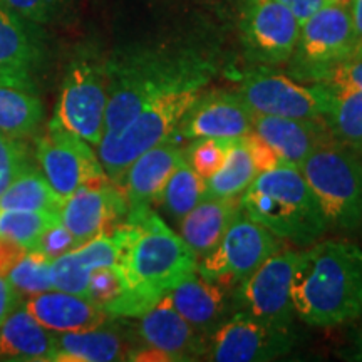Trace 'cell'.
I'll use <instances>...</instances> for the list:
<instances>
[{
	"instance_id": "23",
	"label": "cell",
	"mask_w": 362,
	"mask_h": 362,
	"mask_svg": "<svg viewBox=\"0 0 362 362\" xmlns=\"http://www.w3.org/2000/svg\"><path fill=\"white\" fill-rule=\"evenodd\" d=\"M22 307L51 332L88 330L101 327L112 320L110 314L99 309L86 297L56 291V288L29 296Z\"/></svg>"
},
{
	"instance_id": "22",
	"label": "cell",
	"mask_w": 362,
	"mask_h": 362,
	"mask_svg": "<svg viewBox=\"0 0 362 362\" xmlns=\"http://www.w3.org/2000/svg\"><path fill=\"white\" fill-rule=\"evenodd\" d=\"M121 257L119 225L110 233L99 235L74 250L52 260L51 279L56 291L86 297L90 274L99 267L117 265Z\"/></svg>"
},
{
	"instance_id": "42",
	"label": "cell",
	"mask_w": 362,
	"mask_h": 362,
	"mask_svg": "<svg viewBox=\"0 0 362 362\" xmlns=\"http://www.w3.org/2000/svg\"><path fill=\"white\" fill-rule=\"evenodd\" d=\"M27 252V248L16 240L0 238V275H7L8 270L17 264V260Z\"/></svg>"
},
{
	"instance_id": "6",
	"label": "cell",
	"mask_w": 362,
	"mask_h": 362,
	"mask_svg": "<svg viewBox=\"0 0 362 362\" xmlns=\"http://www.w3.org/2000/svg\"><path fill=\"white\" fill-rule=\"evenodd\" d=\"M315 193L327 223L339 232L362 228V156L336 141L310 153L297 166Z\"/></svg>"
},
{
	"instance_id": "28",
	"label": "cell",
	"mask_w": 362,
	"mask_h": 362,
	"mask_svg": "<svg viewBox=\"0 0 362 362\" xmlns=\"http://www.w3.org/2000/svg\"><path fill=\"white\" fill-rule=\"evenodd\" d=\"M44 116L45 107L39 93L0 86V133L25 141L39 133Z\"/></svg>"
},
{
	"instance_id": "19",
	"label": "cell",
	"mask_w": 362,
	"mask_h": 362,
	"mask_svg": "<svg viewBox=\"0 0 362 362\" xmlns=\"http://www.w3.org/2000/svg\"><path fill=\"white\" fill-rule=\"evenodd\" d=\"M183 158V141L173 134L136 158L116 183L123 189L129 210L155 208L163 187Z\"/></svg>"
},
{
	"instance_id": "39",
	"label": "cell",
	"mask_w": 362,
	"mask_h": 362,
	"mask_svg": "<svg viewBox=\"0 0 362 362\" xmlns=\"http://www.w3.org/2000/svg\"><path fill=\"white\" fill-rule=\"evenodd\" d=\"M324 84L362 90V56L354 54L352 57L337 64L324 81Z\"/></svg>"
},
{
	"instance_id": "15",
	"label": "cell",
	"mask_w": 362,
	"mask_h": 362,
	"mask_svg": "<svg viewBox=\"0 0 362 362\" xmlns=\"http://www.w3.org/2000/svg\"><path fill=\"white\" fill-rule=\"evenodd\" d=\"M141 349L129 351L128 361H197L205 357L208 339L189 325L165 296L136 317Z\"/></svg>"
},
{
	"instance_id": "41",
	"label": "cell",
	"mask_w": 362,
	"mask_h": 362,
	"mask_svg": "<svg viewBox=\"0 0 362 362\" xmlns=\"http://www.w3.org/2000/svg\"><path fill=\"white\" fill-rule=\"evenodd\" d=\"M277 2L282 4L284 7H287L296 16V19L302 24L310 16H314L317 11L332 4L334 0H277Z\"/></svg>"
},
{
	"instance_id": "4",
	"label": "cell",
	"mask_w": 362,
	"mask_h": 362,
	"mask_svg": "<svg viewBox=\"0 0 362 362\" xmlns=\"http://www.w3.org/2000/svg\"><path fill=\"white\" fill-rule=\"evenodd\" d=\"M242 211L280 240L312 245L327 232L322 208L297 166L262 171L240 197Z\"/></svg>"
},
{
	"instance_id": "16",
	"label": "cell",
	"mask_w": 362,
	"mask_h": 362,
	"mask_svg": "<svg viewBox=\"0 0 362 362\" xmlns=\"http://www.w3.org/2000/svg\"><path fill=\"white\" fill-rule=\"evenodd\" d=\"M47 62V44L40 25L22 19L0 0V86L39 93Z\"/></svg>"
},
{
	"instance_id": "44",
	"label": "cell",
	"mask_w": 362,
	"mask_h": 362,
	"mask_svg": "<svg viewBox=\"0 0 362 362\" xmlns=\"http://www.w3.org/2000/svg\"><path fill=\"white\" fill-rule=\"evenodd\" d=\"M351 357L354 361H362V320H361V325H359V329H357V334L354 337V351H352Z\"/></svg>"
},
{
	"instance_id": "30",
	"label": "cell",
	"mask_w": 362,
	"mask_h": 362,
	"mask_svg": "<svg viewBox=\"0 0 362 362\" xmlns=\"http://www.w3.org/2000/svg\"><path fill=\"white\" fill-rule=\"evenodd\" d=\"M206 198V181L197 175L188 161L181 160L163 187L155 206H161L170 220L178 221Z\"/></svg>"
},
{
	"instance_id": "3",
	"label": "cell",
	"mask_w": 362,
	"mask_h": 362,
	"mask_svg": "<svg viewBox=\"0 0 362 362\" xmlns=\"http://www.w3.org/2000/svg\"><path fill=\"white\" fill-rule=\"evenodd\" d=\"M119 230L117 267L144 314L197 270L198 257L153 206L129 210Z\"/></svg>"
},
{
	"instance_id": "43",
	"label": "cell",
	"mask_w": 362,
	"mask_h": 362,
	"mask_svg": "<svg viewBox=\"0 0 362 362\" xmlns=\"http://www.w3.org/2000/svg\"><path fill=\"white\" fill-rule=\"evenodd\" d=\"M349 11L352 17V24H354L356 30L357 47H359V44H362V0H351Z\"/></svg>"
},
{
	"instance_id": "13",
	"label": "cell",
	"mask_w": 362,
	"mask_h": 362,
	"mask_svg": "<svg viewBox=\"0 0 362 362\" xmlns=\"http://www.w3.org/2000/svg\"><path fill=\"white\" fill-rule=\"evenodd\" d=\"M298 341L293 327H275L233 312L208 337L205 359L216 362H265L292 352Z\"/></svg>"
},
{
	"instance_id": "9",
	"label": "cell",
	"mask_w": 362,
	"mask_h": 362,
	"mask_svg": "<svg viewBox=\"0 0 362 362\" xmlns=\"http://www.w3.org/2000/svg\"><path fill=\"white\" fill-rule=\"evenodd\" d=\"M280 250L279 237L240 211L218 245L198 259L197 270L203 279L233 291L235 285Z\"/></svg>"
},
{
	"instance_id": "38",
	"label": "cell",
	"mask_w": 362,
	"mask_h": 362,
	"mask_svg": "<svg viewBox=\"0 0 362 362\" xmlns=\"http://www.w3.org/2000/svg\"><path fill=\"white\" fill-rule=\"evenodd\" d=\"M242 139L243 143H245V146L248 148V151H250V156L253 163H255L259 173L275 168V166L284 165L285 163L282 158L277 155V151H275V149L253 129L248 131L247 134H243Z\"/></svg>"
},
{
	"instance_id": "11",
	"label": "cell",
	"mask_w": 362,
	"mask_h": 362,
	"mask_svg": "<svg viewBox=\"0 0 362 362\" xmlns=\"http://www.w3.org/2000/svg\"><path fill=\"white\" fill-rule=\"evenodd\" d=\"M34 156L42 175L64 200L83 185L107 176L93 144L54 117L34 136Z\"/></svg>"
},
{
	"instance_id": "33",
	"label": "cell",
	"mask_w": 362,
	"mask_h": 362,
	"mask_svg": "<svg viewBox=\"0 0 362 362\" xmlns=\"http://www.w3.org/2000/svg\"><path fill=\"white\" fill-rule=\"evenodd\" d=\"M52 260L39 250H27L17 260V264L8 270L7 279L21 296L52 291L51 279Z\"/></svg>"
},
{
	"instance_id": "26",
	"label": "cell",
	"mask_w": 362,
	"mask_h": 362,
	"mask_svg": "<svg viewBox=\"0 0 362 362\" xmlns=\"http://www.w3.org/2000/svg\"><path fill=\"white\" fill-rule=\"evenodd\" d=\"M107 325V324H106ZM94 327L74 332H54L56 362H111L128 359L129 349L116 330Z\"/></svg>"
},
{
	"instance_id": "31",
	"label": "cell",
	"mask_w": 362,
	"mask_h": 362,
	"mask_svg": "<svg viewBox=\"0 0 362 362\" xmlns=\"http://www.w3.org/2000/svg\"><path fill=\"white\" fill-rule=\"evenodd\" d=\"M257 176H259V170L240 136L235 139L223 166L210 180H206V197L240 198Z\"/></svg>"
},
{
	"instance_id": "29",
	"label": "cell",
	"mask_w": 362,
	"mask_h": 362,
	"mask_svg": "<svg viewBox=\"0 0 362 362\" xmlns=\"http://www.w3.org/2000/svg\"><path fill=\"white\" fill-rule=\"evenodd\" d=\"M64 198L51 187L42 171L29 166L11 181L0 194V208L24 211H49L61 214Z\"/></svg>"
},
{
	"instance_id": "37",
	"label": "cell",
	"mask_w": 362,
	"mask_h": 362,
	"mask_svg": "<svg viewBox=\"0 0 362 362\" xmlns=\"http://www.w3.org/2000/svg\"><path fill=\"white\" fill-rule=\"evenodd\" d=\"M74 248H78V242L72 237L69 230L66 228L64 223L59 220L57 223L51 225L40 233L33 250L42 252L51 260H56L57 257L64 255V253L74 250Z\"/></svg>"
},
{
	"instance_id": "18",
	"label": "cell",
	"mask_w": 362,
	"mask_h": 362,
	"mask_svg": "<svg viewBox=\"0 0 362 362\" xmlns=\"http://www.w3.org/2000/svg\"><path fill=\"white\" fill-rule=\"evenodd\" d=\"M253 112L237 90H205L194 99L173 136L180 141L202 138L235 139L253 128Z\"/></svg>"
},
{
	"instance_id": "45",
	"label": "cell",
	"mask_w": 362,
	"mask_h": 362,
	"mask_svg": "<svg viewBox=\"0 0 362 362\" xmlns=\"http://www.w3.org/2000/svg\"><path fill=\"white\" fill-rule=\"evenodd\" d=\"M334 2H336V4H342V6H347V7L351 6V0H334Z\"/></svg>"
},
{
	"instance_id": "10",
	"label": "cell",
	"mask_w": 362,
	"mask_h": 362,
	"mask_svg": "<svg viewBox=\"0 0 362 362\" xmlns=\"http://www.w3.org/2000/svg\"><path fill=\"white\" fill-rule=\"evenodd\" d=\"M237 93L255 115L322 117L329 86L298 83L270 66H257L240 74Z\"/></svg>"
},
{
	"instance_id": "2",
	"label": "cell",
	"mask_w": 362,
	"mask_h": 362,
	"mask_svg": "<svg viewBox=\"0 0 362 362\" xmlns=\"http://www.w3.org/2000/svg\"><path fill=\"white\" fill-rule=\"evenodd\" d=\"M296 314L312 327H337L362 317V248L324 240L297 253L291 282Z\"/></svg>"
},
{
	"instance_id": "40",
	"label": "cell",
	"mask_w": 362,
	"mask_h": 362,
	"mask_svg": "<svg viewBox=\"0 0 362 362\" xmlns=\"http://www.w3.org/2000/svg\"><path fill=\"white\" fill-rule=\"evenodd\" d=\"M21 293L8 282L7 275H0V325L19 307Z\"/></svg>"
},
{
	"instance_id": "1",
	"label": "cell",
	"mask_w": 362,
	"mask_h": 362,
	"mask_svg": "<svg viewBox=\"0 0 362 362\" xmlns=\"http://www.w3.org/2000/svg\"><path fill=\"white\" fill-rule=\"evenodd\" d=\"M107 107L104 134L117 133L161 94L188 84H210L215 61L193 45H133L106 57Z\"/></svg>"
},
{
	"instance_id": "5",
	"label": "cell",
	"mask_w": 362,
	"mask_h": 362,
	"mask_svg": "<svg viewBox=\"0 0 362 362\" xmlns=\"http://www.w3.org/2000/svg\"><path fill=\"white\" fill-rule=\"evenodd\" d=\"M205 88L206 84H188L161 94L149 101L123 129L104 134L96 153L106 175L117 183L136 158L170 138Z\"/></svg>"
},
{
	"instance_id": "35",
	"label": "cell",
	"mask_w": 362,
	"mask_h": 362,
	"mask_svg": "<svg viewBox=\"0 0 362 362\" xmlns=\"http://www.w3.org/2000/svg\"><path fill=\"white\" fill-rule=\"evenodd\" d=\"M33 165V158L24 139L0 133V194L16 176Z\"/></svg>"
},
{
	"instance_id": "27",
	"label": "cell",
	"mask_w": 362,
	"mask_h": 362,
	"mask_svg": "<svg viewBox=\"0 0 362 362\" xmlns=\"http://www.w3.org/2000/svg\"><path fill=\"white\" fill-rule=\"evenodd\" d=\"M329 86L324 121L332 139L362 156V90Z\"/></svg>"
},
{
	"instance_id": "34",
	"label": "cell",
	"mask_w": 362,
	"mask_h": 362,
	"mask_svg": "<svg viewBox=\"0 0 362 362\" xmlns=\"http://www.w3.org/2000/svg\"><path fill=\"white\" fill-rule=\"evenodd\" d=\"M237 139V138H235ZM235 139L202 138L193 139L189 146L185 148V160L200 175L203 180H210L218 171L228 156Z\"/></svg>"
},
{
	"instance_id": "24",
	"label": "cell",
	"mask_w": 362,
	"mask_h": 362,
	"mask_svg": "<svg viewBox=\"0 0 362 362\" xmlns=\"http://www.w3.org/2000/svg\"><path fill=\"white\" fill-rule=\"evenodd\" d=\"M240 211V198L206 197L178 221L180 237L200 259L218 245Z\"/></svg>"
},
{
	"instance_id": "36",
	"label": "cell",
	"mask_w": 362,
	"mask_h": 362,
	"mask_svg": "<svg viewBox=\"0 0 362 362\" xmlns=\"http://www.w3.org/2000/svg\"><path fill=\"white\" fill-rule=\"evenodd\" d=\"M2 2L22 19L37 25H47L61 19L71 0H2Z\"/></svg>"
},
{
	"instance_id": "7",
	"label": "cell",
	"mask_w": 362,
	"mask_h": 362,
	"mask_svg": "<svg viewBox=\"0 0 362 362\" xmlns=\"http://www.w3.org/2000/svg\"><path fill=\"white\" fill-rule=\"evenodd\" d=\"M356 51L349 7L332 2L300 24L296 47L287 61V74L298 83H324L334 67Z\"/></svg>"
},
{
	"instance_id": "12",
	"label": "cell",
	"mask_w": 362,
	"mask_h": 362,
	"mask_svg": "<svg viewBox=\"0 0 362 362\" xmlns=\"http://www.w3.org/2000/svg\"><path fill=\"white\" fill-rule=\"evenodd\" d=\"M297 253L280 250L259 269L237 284L232 291L233 312H242L275 327H293L296 309L291 297V282Z\"/></svg>"
},
{
	"instance_id": "21",
	"label": "cell",
	"mask_w": 362,
	"mask_h": 362,
	"mask_svg": "<svg viewBox=\"0 0 362 362\" xmlns=\"http://www.w3.org/2000/svg\"><path fill=\"white\" fill-rule=\"evenodd\" d=\"M253 131L259 133L288 165L298 166L322 144L334 141L324 117H284L255 115Z\"/></svg>"
},
{
	"instance_id": "8",
	"label": "cell",
	"mask_w": 362,
	"mask_h": 362,
	"mask_svg": "<svg viewBox=\"0 0 362 362\" xmlns=\"http://www.w3.org/2000/svg\"><path fill=\"white\" fill-rule=\"evenodd\" d=\"M106 107V57L94 49H81L66 69L54 119L98 146L104 136Z\"/></svg>"
},
{
	"instance_id": "32",
	"label": "cell",
	"mask_w": 362,
	"mask_h": 362,
	"mask_svg": "<svg viewBox=\"0 0 362 362\" xmlns=\"http://www.w3.org/2000/svg\"><path fill=\"white\" fill-rule=\"evenodd\" d=\"M61 220L59 214L49 211H24L0 208V238L16 240L27 250H33L45 228Z\"/></svg>"
},
{
	"instance_id": "17",
	"label": "cell",
	"mask_w": 362,
	"mask_h": 362,
	"mask_svg": "<svg viewBox=\"0 0 362 362\" xmlns=\"http://www.w3.org/2000/svg\"><path fill=\"white\" fill-rule=\"evenodd\" d=\"M128 202L110 176L90 181L64 200L61 221L78 242V247L99 235L110 233L128 216Z\"/></svg>"
},
{
	"instance_id": "14",
	"label": "cell",
	"mask_w": 362,
	"mask_h": 362,
	"mask_svg": "<svg viewBox=\"0 0 362 362\" xmlns=\"http://www.w3.org/2000/svg\"><path fill=\"white\" fill-rule=\"evenodd\" d=\"M300 22L277 0H243L240 37L252 62L282 66L296 47Z\"/></svg>"
},
{
	"instance_id": "20",
	"label": "cell",
	"mask_w": 362,
	"mask_h": 362,
	"mask_svg": "<svg viewBox=\"0 0 362 362\" xmlns=\"http://www.w3.org/2000/svg\"><path fill=\"white\" fill-rule=\"evenodd\" d=\"M180 315L203 337H210L233 314L232 288L192 272L166 293Z\"/></svg>"
},
{
	"instance_id": "25",
	"label": "cell",
	"mask_w": 362,
	"mask_h": 362,
	"mask_svg": "<svg viewBox=\"0 0 362 362\" xmlns=\"http://www.w3.org/2000/svg\"><path fill=\"white\" fill-rule=\"evenodd\" d=\"M54 332L42 327L24 307H17L0 325V359L54 361Z\"/></svg>"
}]
</instances>
